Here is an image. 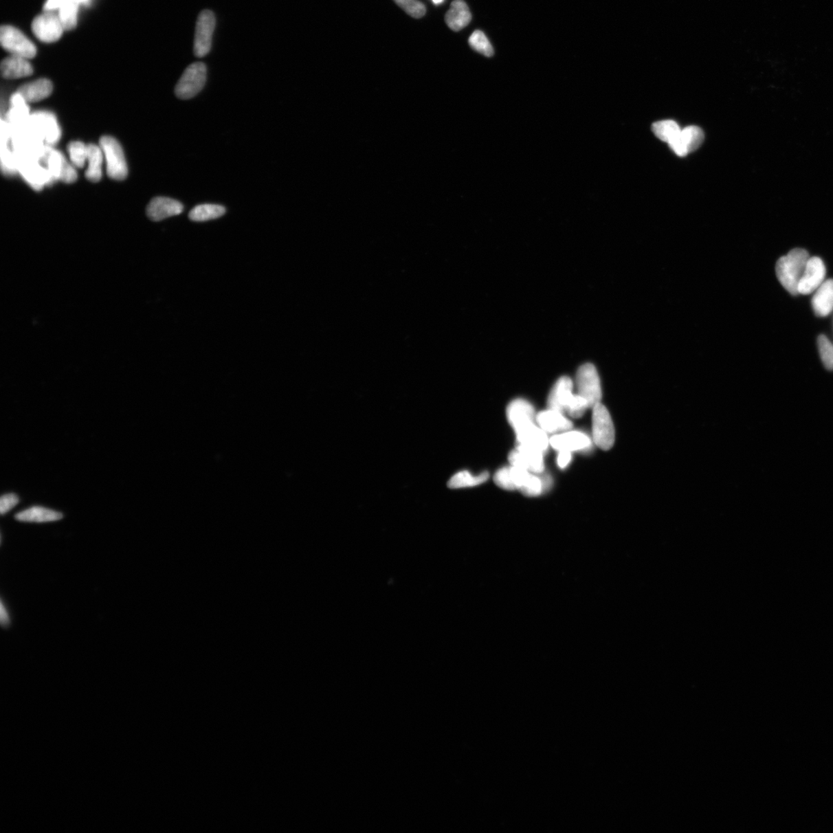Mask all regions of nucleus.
Wrapping results in <instances>:
<instances>
[{
    "label": "nucleus",
    "instance_id": "f257e3e1",
    "mask_svg": "<svg viewBox=\"0 0 833 833\" xmlns=\"http://www.w3.org/2000/svg\"><path fill=\"white\" fill-rule=\"evenodd\" d=\"M810 254L803 249H794L776 264V275L782 287L793 296L799 294V283L804 274Z\"/></svg>",
    "mask_w": 833,
    "mask_h": 833
},
{
    "label": "nucleus",
    "instance_id": "f03ea898",
    "mask_svg": "<svg viewBox=\"0 0 833 833\" xmlns=\"http://www.w3.org/2000/svg\"><path fill=\"white\" fill-rule=\"evenodd\" d=\"M100 147L102 148L107 162V174L111 179L122 181L127 178L129 174L127 163L121 144L110 136L100 138Z\"/></svg>",
    "mask_w": 833,
    "mask_h": 833
},
{
    "label": "nucleus",
    "instance_id": "7ed1b4c3",
    "mask_svg": "<svg viewBox=\"0 0 833 833\" xmlns=\"http://www.w3.org/2000/svg\"><path fill=\"white\" fill-rule=\"evenodd\" d=\"M592 439L596 445L608 451L614 445L615 429L607 408L599 403L592 408Z\"/></svg>",
    "mask_w": 833,
    "mask_h": 833
},
{
    "label": "nucleus",
    "instance_id": "20e7f679",
    "mask_svg": "<svg viewBox=\"0 0 833 833\" xmlns=\"http://www.w3.org/2000/svg\"><path fill=\"white\" fill-rule=\"evenodd\" d=\"M207 78V68L201 62L188 66L175 87L176 96L188 100L197 96L203 90Z\"/></svg>",
    "mask_w": 833,
    "mask_h": 833
},
{
    "label": "nucleus",
    "instance_id": "39448f33",
    "mask_svg": "<svg viewBox=\"0 0 833 833\" xmlns=\"http://www.w3.org/2000/svg\"><path fill=\"white\" fill-rule=\"evenodd\" d=\"M577 385L578 395L588 401L590 408H593L597 403H601V381L595 366L586 364L579 368L577 375Z\"/></svg>",
    "mask_w": 833,
    "mask_h": 833
},
{
    "label": "nucleus",
    "instance_id": "423d86ee",
    "mask_svg": "<svg viewBox=\"0 0 833 833\" xmlns=\"http://www.w3.org/2000/svg\"><path fill=\"white\" fill-rule=\"evenodd\" d=\"M0 42L2 47L11 55L21 56L26 59L34 58L36 55V47L21 30L5 25L0 29Z\"/></svg>",
    "mask_w": 833,
    "mask_h": 833
},
{
    "label": "nucleus",
    "instance_id": "0eeeda50",
    "mask_svg": "<svg viewBox=\"0 0 833 833\" xmlns=\"http://www.w3.org/2000/svg\"><path fill=\"white\" fill-rule=\"evenodd\" d=\"M27 128L42 142L48 145L59 141L60 129L53 113L39 111L31 115Z\"/></svg>",
    "mask_w": 833,
    "mask_h": 833
},
{
    "label": "nucleus",
    "instance_id": "6e6552de",
    "mask_svg": "<svg viewBox=\"0 0 833 833\" xmlns=\"http://www.w3.org/2000/svg\"><path fill=\"white\" fill-rule=\"evenodd\" d=\"M216 27V17L210 10H204L198 17L194 41V54L197 58H204L210 53L212 35Z\"/></svg>",
    "mask_w": 833,
    "mask_h": 833
},
{
    "label": "nucleus",
    "instance_id": "1a4fd4ad",
    "mask_svg": "<svg viewBox=\"0 0 833 833\" xmlns=\"http://www.w3.org/2000/svg\"><path fill=\"white\" fill-rule=\"evenodd\" d=\"M17 159L18 172L35 190L40 191L44 186L52 185L55 181L49 170L40 161L28 157H17Z\"/></svg>",
    "mask_w": 833,
    "mask_h": 833
},
{
    "label": "nucleus",
    "instance_id": "9d476101",
    "mask_svg": "<svg viewBox=\"0 0 833 833\" xmlns=\"http://www.w3.org/2000/svg\"><path fill=\"white\" fill-rule=\"evenodd\" d=\"M32 30L38 39L44 43L58 41L65 30L59 15L53 10L36 16L32 23Z\"/></svg>",
    "mask_w": 833,
    "mask_h": 833
},
{
    "label": "nucleus",
    "instance_id": "9b49d317",
    "mask_svg": "<svg viewBox=\"0 0 833 833\" xmlns=\"http://www.w3.org/2000/svg\"><path fill=\"white\" fill-rule=\"evenodd\" d=\"M509 460L513 466L534 473L544 471V452L526 445L518 444L516 449L509 454Z\"/></svg>",
    "mask_w": 833,
    "mask_h": 833
},
{
    "label": "nucleus",
    "instance_id": "f8f14e48",
    "mask_svg": "<svg viewBox=\"0 0 833 833\" xmlns=\"http://www.w3.org/2000/svg\"><path fill=\"white\" fill-rule=\"evenodd\" d=\"M825 274V264L821 258H810L799 283V293L808 295L815 291L824 282Z\"/></svg>",
    "mask_w": 833,
    "mask_h": 833
},
{
    "label": "nucleus",
    "instance_id": "ddd939ff",
    "mask_svg": "<svg viewBox=\"0 0 833 833\" xmlns=\"http://www.w3.org/2000/svg\"><path fill=\"white\" fill-rule=\"evenodd\" d=\"M573 384L570 377L559 378L548 395L547 401L548 409L562 414L566 412L573 396Z\"/></svg>",
    "mask_w": 833,
    "mask_h": 833
},
{
    "label": "nucleus",
    "instance_id": "4468645a",
    "mask_svg": "<svg viewBox=\"0 0 833 833\" xmlns=\"http://www.w3.org/2000/svg\"><path fill=\"white\" fill-rule=\"evenodd\" d=\"M518 444L526 445L534 447L542 452L546 451L550 440L541 427L535 425V422H528L515 430Z\"/></svg>",
    "mask_w": 833,
    "mask_h": 833
},
{
    "label": "nucleus",
    "instance_id": "2eb2a0df",
    "mask_svg": "<svg viewBox=\"0 0 833 833\" xmlns=\"http://www.w3.org/2000/svg\"><path fill=\"white\" fill-rule=\"evenodd\" d=\"M184 210V206L179 201L166 198L156 197L151 201L147 208L148 217L155 222L169 217L178 216Z\"/></svg>",
    "mask_w": 833,
    "mask_h": 833
},
{
    "label": "nucleus",
    "instance_id": "dca6fc26",
    "mask_svg": "<svg viewBox=\"0 0 833 833\" xmlns=\"http://www.w3.org/2000/svg\"><path fill=\"white\" fill-rule=\"evenodd\" d=\"M550 444L554 449L559 451L575 452L586 450L591 446L590 439L586 434L579 432H570L554 435L550 439Z\"/></svg>",
    "mask_w": 833,
    "mask_h": 833
},
{
    "label": "nucleus",
    "instance_id": "f3484780",
    "mask_svg": "<svg viewBox=\"0 0 833 833\" xmlns=\"http://www.w3.org/2000/svg\"><path fill=\"white\" fill-rule=\"evenodd\" d=\"M507 413L509 422L514 430L526 423L535 422L534 408L525 400L517 399L511 402Z\"/></svg>",
    "mask_w": 833,
    "mask_h": 833
},
{
    "label": "nucleus",
    "instance_id": "a211bd4d",
    "mask_svg": "<svg viewBox=\"0 0 833 833\" xmlns=\"http://www.w3.org/2000/svg\"><path fill=\"white\" fill-rule=\"evenodd\" d=\"M535 421L546 433L566 432L573 427V423L566 419L563 414L551 409L540 412L536 415Z\"/></svg>",
    "mask_w": 833,
    "mask_h": 833
},
{
    "label": "nucleus",
    "instance_id": "6ab92c4d",
    "mask_svg": "<svg viewBox=\"0 0 833 833\" xmlns=\"http://www.w3.org/2000/svg\"><path fill=\"white\" fill-rule=\"evenodd\" d=\"M27 102L18 92L12 96L8 121L12 132L26 127L30 119Z\"/></svg>",
    "mask_w": 833,
    "mask_h": 833
},
{
    "label": "nucleus",
    "instance_id": "aec40b11",
    "mask_svg": "<svg viewBox=\"0 0 833 833\" xmlns=\"http://www.w3.org/2000/svg\"><path fill=\"white\" fill-rule=\"evenodd\" d=\"M1 74L5 79H18L29 77L34 72L28 59L11 55L1 63Z\"/></svg>",
    "mask_w": 833,
    "mask_h": 833
},
{
    "label": "nucleus",
    "instance_id": "412c9836",
    "mask_svg": "<svg viewBox=\"0 0 833 833\" xmlns=\"http://www.w3.org/2000/svg\"><path fill=\"white\" fill-rule=\"evenodd\" d=\"M814 312L818 317H826L833 311V280L824 281L812 300Z\"/></svg>",
    "mask_w": 833,
    "mask_h": 833
},
{
    "label": "nucleus",
    "instance_id": "4be33fe9",
    "mask_svg": "<svg viewBox=\"0 0 833 833\" xmlns=\"http://www.w3.org/2000/svg\"><path fill=\"white\" fill-rule=\"evenodd\" d=\"M53 91L52 82L48 79H40L23 85L17 92L27 103H34L48 98Z\"/></svg>",
    "mask_w": 833,
    "mask_h": 833
},
{
    "label": "nucleus",
    "instance_id": "5701e85b",
    "mask_svg": "<svg viewBox=\"0 0 833 833\" xmlns=\"http://www.w3.org/2000/svg\"><path fill=\"white\" fill-rule=\"evenodd\" d=\"M471 21V14L468 5L463 0L452 2L451 8L445 15V22L450 29L459 31L468 26Z\"/></svg>",
    "mask_w": 833,
    "mask_h": 833
},
{
    "label": "nucleus",
    "instance_id": "b1692460",
    "mask_svg": "<svg viewBox=\"0 0 833 833\" xmlns=\"http://www.w3.org/2000/svg\"><path fill=\"white\" fill-rule=\"evenodd\" d=\"M15 518L18 521L25 522H49L61 520L63 514L52 509L34 507L19 513L15 515Z\"/></svg>",
    "mask_w": 833,
    "mask_h": 833
},
{
    "label": "nucleus",
    "instance_id": "393cba45",
    "mask_svg": "<svg viewBox=\"0 0 833 833\" xmlns=\"http://www.w3.org/2000/svg\"><path fill=\"white\" fill-rule=\"evenodd\" d=\"M104 153L102 148L96 144L87 145L88 168L85 176L92 182H98L102 178Z\"/></svg>",
    "mask_w": 833,
    "mask_h": 833
},
{
    "label": "nucleus",
    "instance_id": "a878e982",
    "mask_svg": "<svg viewBox=\"0 0 833 833\" xmlns=\"http://www.w3.org/2000/svg\"><path fill=\"white\" fill-rule=\"evenodd\" d=\"M225 208L216 204H203L195 206L189 212L188 216L194 222H206L224 216Z\"/></svg>",
    "mask_w": 833,
    "mask_h": 833
},
{
    "label": "nucleus",
    "instance_id": "bb28decb",
    "mask_svg": "<svg viewBox=\"0 0 833 833\" xmlns=\"http://www.w3.org/2000/svg\"><path fill=\"white\" fill-rule=\"evenodd\" d=\"M489 477V474L487 471H485L478 476H473L470 472L463 471L454 475L447 482V486L450 489L473 487V486L481 485L487 481Z\"/></svg>",
    "mask_w": 833,
    "mask_h": 833
},
{
    "label": "nucleus",
    "instance_id": "cd10ccee",
    "mask_svg": "<svg viewBox=\"0 0 833 833\" xmlns=\"http://www.w3.org/2000/svg\"><path fill=\"white\" fill-rule=\"evenodd\" d=\"M680 131L678 124L672 120H665V121L655 122L652 125L654 135L667 144L677 137Z\"/></svg>",
    "mask_w": 833,
    "mask_h": 833
},
{
    "label": "nucleus",
    "instance_id": "c85d7f7f",
    "mask_svg": "<svg viewBox=\"0 0 833 833\" xmlns=\"http://www.w3.org/2000/svg\"><path fill=\"white\" fill-rule=\"evenodd\" d=\"M680 136L689 154L693 153L702 146L704 139L702 129L694 125L689 126L681 130Z\"/></svg>",
    "mask_w": 833,
    "mask_h": 833
},
{
    "label": "nucleus",
    "instance_id": "c756f323",
    "mask_svg": "<svg viewBox=\"0 0 833 833\" xmlns=\"http://www.w3.org/2000/svg\"><path fill=\"white\" fill-rule=\"evenodd\" d=\"M79 5L75 2L68 3L59 9L58 15L65 30H71L77 26Z\"/></svg>",
    "mask_w": 833,
    "mask_h": 833
},
{
    "label": "nucleus",
    "instance_id": "7c9ffc66",
    "mask_svg": "<svg viewBox=\"0 0 833 833\" xmlns=\"http://www.w3.org/2000/svg\"><path fill=\"white\" fill-rule=\"evenodd\" d=\"M469 45L473 49L485 56L494 54V49L491 43L481 30H476L469 39Z\"/></svg>",
    "mask_w": 833,
    "mask_h": 833
},
{
    "label": "nucleus",
    "instance_id": "2f4dec72",
    "mask_svg": "<svg viewBox=\"0 0 833 833\" xmlns=\"http://www.w3.org/2000/svg\"><path fill=\"white\" fill-rule=\"evenodd\" d=\"M68 153L74 166H85L87 159V145L81 142H72L68 145Z\"/></svg>",
    "mask_w": 833,
    "mask_h": 833
},
{
    "label": "nucleus",
    "instance_id": "473e14b6",
    "mask_svg": "<svg viewBox=\"0 0 833 833\" xmlns=\"http://www.w3.org/2000/svg\"><path fill=\"white\" fill-rule=\"evenodd\" d=\"M818 347L822 362L826 369L833 370V345L824 335L818 337Z\"/></svg>",
    "mask_w": 833,
    "mask_h": 833
},
{
    "label": "nucleus",
    "instance_id": "72a5a7b5",
    "mask_svg": "<svg viewBox=\"0 0 833 833\" xmlns=\"http://www.w3.org/2000/svg\"><path fill=\"white\" fill-rule=\"evenodd\" d=\"M1 162L3 171L6 174H12L18 171V159L9 147L8 144H2Z\"/></svg>",
    "mask_w": 833,
    "mask_h": 833
},
{
    "label": "nucleus",
    "instance_id": "f704fd0d",
    "mask_svg": "<svg viewBox=\"0 0 833 833\" xmlns=\"http://www.w3.org/2000/svg\"><path fill=\"white\" fill-rule=\"evenodd\" d=\"M394 1L412 17L421 18L425 14V5L416 0H394Z\"/></svg>",
    "mask_w": 833,
    "mask_h": 833
},
{
    "label": "nucleus",
    "instance_id": "c9c22d12",
    "mask_svg": "<svg viewBox=\"0 0 833 833\" xmlns=\"http://www.w3.org/2000/svg\"><path fill=\"white\" fill-rule=\"evenodd\" d=\"M588 408H590L588 401L582 396L577 395L573 396L566 412L573 419H579L581 418Z\"/></svg>",
    "mask_w": 833,
    "mask_h": 833
},
{
    "label": "nucleus",
    "instance_id": "e433bc0d",
    "mask_svg": "<svg viewBox=\"0 0 833 833\" xmlns=\"http://www.w3.org/2000/svg\"><path fill=\"white\" fill-rule=\"evenodd\" d=\"M496 484L503 489L513 491L518 489L514 484L510 474V467H504L498 470L494 476Z\"/></svg>",
    "mask_w": 833,
    "mask_h": 833
},
{
    "label": "nucleus",
    "instance_id": "4c0bfd02",
    "mask_svg": "<svg viewBox=\"0 0 833 833\" xmlns=\"http://www.w3.org/2000/svg\"><path fill=\"white\" fill-rule=\"evenodd\" d=\"M78 179V174L75 168L65 159L63 160L58 180L65 183H74Z\"/></svg>",
    "mask_w": 833,
    "mask_h": 833
},
{
    "label": "nucleus",
    "instance_id": "58836bf2",
    "mask_svg": "<svg viewBox=\"0 0 833 833\" xmlns=\"http://www.w3.org/2000/svg\"><path fill=\"white\" fill-rule=\"evenodd\" d=\"M20 502L19 497L12 493L6 494L2 496L0 500V513L4 515L8 513L12 508H14Z\"/></svg>",
    "mask_w": 833,
    "mask_h": 833
},
{
    "label": "nucleus",
    "instance_id": "ea45409f",
    "mask_svg": "<svg viewBox=\"0 0 833 833\" xmlns=\"http://www.w3.org/2000/svg\"><path fill=\"white\" fill-rule=\"evenodd\" d=\"M72 2L80 4L82 3L87 2V0H48L45 5H44V10L48 11L54 10L55 9H60L62 5Z\"/></svg>",
    "mask_w": 833,
    "mask_h": 833
},
{
    "label": "nucleus",
    "instance_id": "a19ab883",
    "mask_svg": "<svg viewBox=\"0 0 833 833\" xmlns=\"http://www.w3.org/2000/svg\"><path fill=\"white\" fill-rule=\"evenodd\" d=\"M571 460V452L568 451H559L557 464L560 469H565Z\"/></svg>",
    "mask_w": 833,
    "mask_h": 833
},
{
    "label": "nucleus",
    "instance_id": "79ce46f5",
    "mask_svg": "<svg viewBox=\"0 0 833 833\" xmlns=\"http://www.w3.org/2000/svg\"><path fill=\"white\" fill-rule=\"evenodd\" d=\"M0 621L3 627H8L10 625V617L3 602H1V609H0Z\"/></svg>",
    "mask_w": 833,
    "mask_h": 833
},
{
    "label": "nucleus",
    "instance_id": "37998d69",
    "mask_svg": "<svg viewBox=\"0 0 833 833\" xmlns=\"http://www.w3.org/2000/svg\"><path fill=\"white\" fill-rule=\"evenodd\" d=\"M434 4L438 5L444 1V0H432Z\"/></svg>",
    "mask_w": 833,
    "mask_h": 833
}]
</instances>
